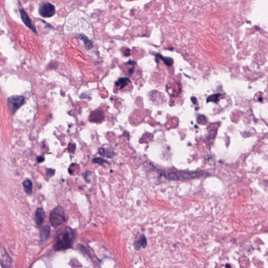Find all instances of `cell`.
Returning <instances> with one entry per match:
<instances>
[{
  "label": "cell",
  "mask_w": 268,
  "mask_h": 268,
  "mask_svg": "<svg viewBox=\"0 0 268 268\" xmlns=\"http://www.w3.org/2000/svg\"><path fill=\"white\" fill-rule=\"evenodd\" d=\"M45 211L42 208H39L37 209L35 213V218L37 225H40L43 223L44 218H45Z\"/></svg>",
  "instance_id": "obj_7"
},
{
  "label": "cell",
  "mask_w": 268,
  "mask_h": 268,
  "mask_svg": "<svg viewBox=\"0 0 268 268\" xmlns=\"http://www.w3.org/2000/svg\"><path fill=\"white\" fill-rule=\"evenodd\" d=\"M20 12H21V18L23 22L28 27L30 28L31 30H33V31H35V29L33 27L31 21L27 15V14H26V12L23 10H21Z\"/></svg>",
  "instance_id": "obj_8"
},
{
  "label": "cell",
  "mask_w": 268,
  "mask_h": 268,
  "mask_svg": "<svg viewBox=\"0 0 268 268\" xmlns=\"http://www.w3.org/2000/svg\"><path fill=\"white\" fill-rule=\"evenodd\" d=\"M55 170L52 169H47V175H49V176H52L55 174Z\"/></svg>",
  "instance_id": "obj_17"
},
{
  "label": "cell",
  "mask_w": 268,
  "mask_h": 268,
  "mask_svg": "<svg viewBox=\"0 0 268 268\" xmlns=\"http://www.w3.org/2000/svg\"><path fill=\"white\" fill-rule=\"evenodd\" d=\"M226 266V267H230V266Z\"/></svg>",
  "instance_id": "obj_24"
},
{
  "label": "cell",
  "mask_w": 268,
  "mask_h": 268,
  "mask_svg": "<svg viewBox=\"0 0 268 268\" xmlns=\"http://www.w3.org/2000/svg\"><path fill=\"white\" fill-rule=\"evenodd\" d=\"M39 13L43 18H51L55 14V7L50 3H43L40 6Z\"/></svg>",
  "instance_id": "obj_5"
},
{
  "label": "cell",
  "mask_w": 268,
  "mask_h": 268,
  "mask_svg": "<svg viewBox=\"0 0 268 268\" xmlns=\"http://www.w3.org/2000/svg\"><path fill=\"white\" fill-rule=\"evenodd\" d=\"M78 37L80 39L83 41L87 49H90L93 47V43L92 42V40L89 39L86 36L82 35V34H80V35H78Z\"/></svg>",
  "instance_id": "obj_9"
},
{
  "label": "cell",
  "mask_w": 268,
  "mask_h": 268,
  "mask_svg": "<svg viewBox=\"0 0 268 268\" xmlns=\"http://www.w3.org/2000/svg\"><path fill=\"white\" fill-rule=\"evenodd\" d=\"M156 56H157V57L159 58L161 60H163L167 66H171L173 64V59L171 58L165 57H163V56L161 55H160V54H157Z\"/></svg>",
  "instance_id": "obj_14"
},
{
  "label": "cell",
  "mask_w": 268,
  "mask_h": 268,
  "mask_svg": "<svg viewBox=\"0 0 268 268\" xmlns=\"http://www.w3.org/2000/svg\"><path fill=\"white\" fill-rule=\"evenodd\" d=\"M191 100H192V102H193V103L194 104H196V102H197L196 99V97H192V99H191Z\"/></svg>",
  "instance_id": "obj_22"
},
{
  "label": "cell",
  "mask_w": 268,
  "mask_h": 268,
  "mask_svg": "<svg viewBox=\"0 0 268 268\" xmlns=\"http://www.w3.org/2000/svg\"><path fill=\"white\" fill-rule=\"evenodd\" d=\"M201 172H172V173H166L164 176L168 179L175 180H182L188 179H192L197 178L198 176L202 175Z\"/></svg>",
  "instance_id": "obj_3"
},
{
  "label": "cell",
  "mask_w": 268,
  "mask_h": 268,
  "mask_svg": "<svg viewBox=\"0 0 268 268\" xmlns=\"http://www.w3.org/2000/svg\"><path fill=\"white\" fill-rule=\"evenodd\" d=\"M92 161H93V163H99V164H103L104 163H107V161H106L105 160L102 159V158H94V159H93Z\"/></svg>",
  "instance_id": "obj_16"
},
{
  "label": "cell",
  "mask_w": 268,
  "mask_h": 268,
  "mask_svg": "<svg viewBox=\"0 0 268 268\" xmlns=\"http://www.w3.org/2000/svg\"><path fill=\"white\" fill-rule=\"evenodd\" d=\"M73 239V231L71 228L66 227L61 230L54 245V248L56 250H63L70 248L72 247Z\"/></svg>",
  "instance_id": "obj_1"
},
{
  "label": "cell",
  "mask_w": 268,
  "mask_h": 268,
  "mask_svg": "<svg viewBox=\"0 0 268 268\" xmlns=\"http://www.w3.org/2000/svg\"><path fill=\"white\" fill-rule=\"evenodd\" d=\"M128 64H132V65H134V64H136V62L135 61H133L130 60L129 62H128Z\"/></svg>",
  "instance_id": "obj_23"
},
{
  "label": "cell",
  "mask_w": 268,
  "mask_h": 268,
  "mask_svg": "<svg viewBox=\"0 0 268 268\" xmlns=\"http://www.w3.org/2000/svg\"><path fill=\"white\" fill-rule=\"evenodd\" d=\"M23 184L24 188L25 191L26 192V193L31 194L32 193V189H33V185L31 181L30 180H25L23 182Z\"/></svg>",
  "instance_id": "obj_13"
},
{
  "label": "cell",
  "mask_w": 268,
  "mask_h": 268,
  "mask_svg": "<svg viewBox=\"0 0 268 268\" xmlns=\"http://www.w3.org/2000/svg\"><path fill=\"white\" fill-rule=\"evenodd\" d=\"M24 103V97L19 95H15L10 97L7 101L9 109L12 114H14Z\"/></svg>",
  "instance_id": "obj_4"
},
{
  "label": "cell",
  "mask_w": 268,
  "mask_h": 268,
  "mask_svg": "<svg viewBox=\"0 0 268 268\" xmlns=\"http://www.w3.org/2000/svg\"><path fill=\"white\" fill-rule=\"evenodd\" d=\"M44 160V159H43V158L42 157H39L38 158V159H37V161H38V163H42L43 161Z\"/></svg>",
  "instance_id": "obj_19"
},
{
  "label": "cell",
  "mask_w": 268,
  "mask_h": 268,
  "mask_svg": "<svg viewBox=\"0 0 268 268\" xmlns=\"http://www.w3.org/2000/svg\"><path fill=\"white\" fill-rule=\"evenodd\" d=\"M147 246V240L144 235L141 236V238L138 241H137L135 243V249L138 250L140 248H145Z\"/></svg>",
  "instance_id": "obj_12"
},
{
  "label": "cell",
  "mask_w": 268,
  "mask_h": 268,
  "mask_svg": "<svg viewBox=\"0 0 268 268\" xmlns=\"http://www.w3.org/2000/svg\"><path fill=\"white\" fill-rule=\"evenodd\" d=\"M221 96L220 94H216L214 95L209 96L208 98L207 102H214L217 103L220 100V97Z\"/></svg>",
  "instance_id": "obj_15"
},
{
  "label": "cell",
  "mask_w": 268,
  "mask_h": 268,
  "mask_svg": "<svg viewBox=\"0 0 268 268\" xmlns=\"http://www.w3.org/2000/svg\"><path fill=\"white\" fill-rule=\"evenodd\" d=\"M99 153L100 154V155L104 157V156H105V149L104 148H101L99 149Z\"/></svg>",
  "instance_id": "obj_18"
},
{
  "label": "cell",
  "mask_w": 268,
  "mask_h": 268,
  "mask_svg": "<svg viewBox=\"0 0 268 268\" xmlns=\"http://www.w3.org/2000/svg\"><path fill=\"white\" fill-rule=\"evenodd\" d=\"M104 119V115L102 111L98 110L92 111L89 116V121L94 123H102Z\"/></svg>",
  "instance_id": "obj_6"
},
{
  "label": "cell",
  "mask_w": 268,
  "mask_h": 268,
  "mask_svg": "<svg viewBox=\"0 0 268 268\" xmlns=\"http://www.w3.org/2000/svg\"><path fill=\"white\" fill-rule=\"evenodd\" d=\"M128 72H129V74L130 75H132L133 74L134 72V68H131V69H130L129 70V71H128Z\"/></svg>",
  "instance_id": "obj_21"
},
{
  "label": "cell",
  "mask_w": 268,
  "mask_h": 268,
  "mask_svg": "<svg viewBox=\"0 0 268 268\" xmlns=\"http://www.w3.org/2000/svg\"><path fill=\"white\" fill-rule=\"evenodd\" d=\"M130 49H127L125 52V55L127 56H128L130 55Z\"/></svg>",
  "instance_id": "obj_20"
},
{
  "label": "cell",
  "mask_w": 268,
  "mask_h": 268,
  "mask_svg": "<svg viewBox=\"0 0 268 268\" xmlns=\"http://www.w3.org/2000/svg\"><path fill=\"white\" fill-rule=\"evenodd\" d=\"M130 82V80L128 78H121L115 82V85L119 87L120 89H123L127 86Z\"/></svg>",
  "instance_id": "obj_10"
},
{
  "label": "cell",
  "mask_w": 268,
  "mask_h": 268,
  "mask_svg": "<svg viewBox=\"0 0 268 268\" xmlns=\"http://www.w3.org/2000/svg\"><path fill=\"white\" fill-rule=\"evenodd\" d=\"M49 221L54 227L59 226L66 221L65 212L63 208L60 206L55 208L50 213Z\"/></svg>",
  "instance_id": "obj_2"
},
{
  "label": "cell",
  "mask_w": 268,
  "mask_h": 268,
  "mask_svg": "<svg viewBox=\"0 0 268 268\" xmlns=\"http://www.w3.org/2000/svg\"><path fill=\"white\" fill-rule=\"evenodd\" d=\"M50 233V228L48 226H45L42 229L40 232V238L42 241H44L48 239Z\"/></svg>",
  "instance_id": "obj_11"
}]
</instances>
